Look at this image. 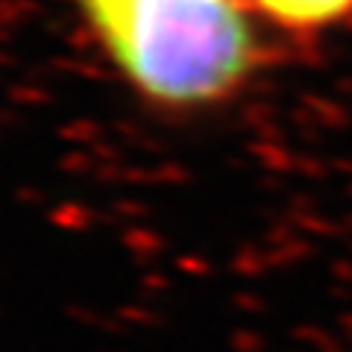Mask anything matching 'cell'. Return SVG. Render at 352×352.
<instances>
[{
	"label": "cell",
	"instance_id": "cell-1",
	"mask_svg": "<svg viewBox=\"0 0 352 352\" xmlns=\"http://www.w3.org/2000/svg\"><path fill=\"white\" fill-rule=\"evenodd\" d=\"M76 9L124 82L170 112L232 100L267 62L247 0H76Z\"/></svg>",
	"mask_w": 352,
	"mask_h": 352
},
{
	"label": "cell",
	"instance_id": "cell-2",
	"mask_svg": "<svg viewBox=\"0 0 352 352\" xmlns=\"http://www.w3.org/2000/svg\"><path fill=\"white\" fill-rule=\"evenodd\" d=\"M261 24L294 38H317L352 24V0H247Z\"/></svg>",
	"mask_w": 352,
	"mask_h": 352
}]
</instances>
